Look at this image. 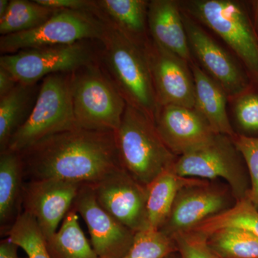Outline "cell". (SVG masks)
Listing matches in <instances>:
<instances>
[{
  "mask_svg": "<svg viewBox=\"0 0 258 258\" xmlns=\"http://www.w3.org/2000/svg\"><path fill=\"white\" fill-rule=\"evenodd\" d=\"M25 181L58 179L93 185L122 168L115 132L75 128L20 153Z\"/></svg>",
  "mask_w": 258,
  "mask_h": 258,
  "instance_id": "cell-1",
  "label": "cell"
},
{
  "mask_svg": "<svg viewBox=\"0 0 258 258\" xmlns=\"http://www.w3.org/2000/svg\"><path fill=\"white\" fill-rule=\"evenodd\" d=\"M106 22V32L101 41L100 66L125 103L155 123L159 106L145 48Z\"/></svg>",
  "mask_w": 258,
  "mask_h": 258,
  "instance_id": "cell-2",
  "label": "cell"
},
{
  "mask_svg": "<svg viewBox=\"0 0 258 258\" xmlns=\"http://www.w3.org/2000/svg\"><path fill=\"white\" fill-rule=\"evenodd\" d=\"M115 137L122 168L146 187L178 158L163 142L155 123L128 104Z\"/></svg>",
  "mask_w": 258,
  "mask_h": 258,
  "instance_id": "cell-3",
  "label": "cell"
},
{
  "mask_svg": "<svg viewBox=\"0 0 258 258\" xmlns=\"http://www.w3.org/2000/svg\"><path fill=\"white\" fill-rule=\"evenodd\" d=\"M75 128L78 126L71 74L50 75L42 80L31 113L12 137L6 151L20 154L42 139Z\"/></svg>",
  "mask_w": 258,
  "mask_h": 258,
  "instance_id": "cell-4",
  "label": "cell"
},
{
  "mask_svg": "<svg viewBox=\"0 0 258 258\" xmlns=\"http://www.w3.org/2000/svg\"><path fill=\"white\" fill-rule=\"evenodd\" d=\"M71 93L79 128L113 132L119 128L127 103L99 61L71 74Z\"/></svg>",
  "mask_w": 258,
  "mask_h": 258,
  "instance_id": "cell-5",
  "label": "cell"
},
{
  "mask_svg": "<svg viewBox=\"0 0 258 258\" xmlns=\"http://www.w3.org/2000/svg\"><path fill=\"white\" fill-rule=\"evenodd\" d=\"M184 5L191 18L225 42L258 83V35L243 5L232 0H191Z\"/></svg>",
  "mask_w": 258,
  "mask_h": 258,
  "instance_id": "cell-6",
  "label": "cell"
},
{
  "mask_svg": "<svg viewBox=\"0 0 258 258\" xmlns=\"http://www.w3.org/2000/svg\"><path fill=\"white\" fill-rule=\"evenodd\" d=\"M101 42L83 40L70 45L38 47L0 57V67L9 71L17 82L37 84L47 76L72 74L99 61Z\"/></svg>",
  "mask_w": 258,
  "mask_h": 258,
  "instance_id": "cell-7",
  "label": "cell"
},
{
  "mask_svg": "<svg viewBox=\"0 0 258 258\" xmlns=\"http://www.w3.org/2000/svg\"><path fill=\"white\" fill-rule=\"evenodd\" d=\"M173 169L184 177L225 180L236 202L248 193L249 175L243 158L232 138L224 134H217L209 143L180 156Z\"/></svg>",
  "mask_w": 258,
  "mask_h": 258,
  "instance_id": "cell-8",
  "label": "cell"
},
{
  "mask_svg": "<svg viewBox=\"0 0 258 258\" xmlns=\"http://www.w3.org/2000/svg\"><path fill=\"white\" fill-rule=\"evenodd\" d=\"M106 22L83 12L59 10L41 26L0 37L2 55L38 47L70 45L83 40L101 42Z\"/></svg>",
  "mask_w": 258,
  "mask_h": 258,
  "instance_id": "cell-9",
  "label": "cell"
},
{
  "mask_svg": "<svg viewBox=\"0 0 258 258\" xmlns=\"http://www.w3.org/2000/svg\"><path fill=\"white\" fill-rule=\"evenodd\" d=\"M235 200L229 186L202 180L180 190L161 231L173 237L232 208Z\"/></svg>",
  "mask_w": 258,
  "mask_h": 258,
  "instance_id": "cell-10",
  "label": "cell"
},
{
  "mask_svg": "<svg viewBox=\"0 0 258 258\" xmlns=\"http://www.w3.org/2000/svg\"><path fill=\"white\" fill-rule=\"evenodd\" d=\"M181 10L190 50L202 69L221 85L229 99H235L250 90L248 77L237 61Z\"/></svg>",
  "mask_w": 258,
  "mask_h": 258,
  "instance_id": "cell-11",
  "label": "cell"
},
{
  "mask_svg": "<svg viewBox=\"0 0 258 258\" xmlns=\"http://www.w3.org/2000/svg\"><path fill=\"white\" fill-rule=\"evenodd\" d=\"M90 186L100 206L120 223L135 233L149 229L147 187L123 168Z\"/></svg>",
  "mask_w": 258,
  "mask_h": 258,
  "instance_id": "cell-12",
  "label": "cell"
},
{
  "mask_svg": "<svg viewBox=\"0 0 258 258\" xmlns=\"http://www.w3.org/2000/svg\"><path fill=\"white\" fill-rule=\"evenodd\" d=\"M144 48L159 106L195 108V81L189 62L159 46L151 37Z\"/></svg>",
  "mask_w": 258,
  "mask_h": 258,
  "instance_id": "cell-13",
  "label": "cell"
},
{
  "mask_svg": "<svg viewBox=\"0 0 258 258\" xmlns=\"http://www.w3.org/2000/svg\"><path fill=\"white\" fill-rule=\"evenodd\" d=\"M72 208L83 217L98 258H123L134 242L135 232L111 216L96 201L90 185H83Z\"/></svg>",
  "mask_w": 258,
  "mask_h": 258,
  "instance_id": "cell-14",
  "label": "cell"
},
{
  "mask_svg": "<svg viewBox=\"0 0 258 258\" xmlns=\"http://www.w3.org/2000/svg\"><path fill=\"white\" fill-rule=\"evenodd\" d=\"M82 184L58 179L25 181L22 208L36 220L46 240L58 230Z\"/></svg>",
  "mask_w": 258,
  "mask_h": 258,
  "instance_id": "cell-15",
  "label": "cell"
},
{
  "mask_svg": "<svg viewBox=\"0 0 258 258\" xmlns=\"http://www.w3.org/2000/svg\"><path fill=\"white\" fill-rule=\"evenodd\" d=\"M155 125L163 142L177 157L209 143L217 134L196 108L174 105L159 107Z\"/></svg>",
  "mask_w": 258,
  "mask_h": 258,
  "instance_id": "cell-16",
  "label": "cell"
},
{
  "mask_svg": "<svg viewBox=\"0 0 258 258\" xmlns=\"http://www.w3.org/2000/svg\"><path fill=\"white\" fill-rule=\"evenodd\" d=\"M180 5L174 0L149 1L148 27L153 41L190 64L195 59L190 50Z\"/></svg>",
  "mask_w": 258,
  "mask_h": 258,
  "instance_id": "cell-17",
  "label": "cell"
},
{
  "mask_svg": "<svg viewBox=\"0 0 258 258\" xmlns=\"http://www.w3.org/2000/svg\"><path fill=\"white\" fill-rule=\"evenodd\" d=\"M195 86V107L216 134L232 137L236 134L227 111L228 96L221 85L210 77L196 61L189 64Z\"/></svg>",
  "mask_w": 258,
  "mask_h": 258,
  "instance_id": "cell-18",
  "label": "cell"
},
{
  "mask_svg": "<svg viewBox=\"0 0 258 258\" xmlns=\"http://www.w3.org/2000/svg\"><path fill=\"white\" fill-rule=\"evenodd\" d=\"M103 20L137 45L145 46L150 39L148 27L149 1L96 0Z\"/></svg>",
  "mask_w": 258,
  "mask_h": 258,
  "instance_id": "cell-19",
  "label": "cell"
},
{
  "mask_svg": "<svg viewBox=\"0 0 258 258\" xmlns=\"http://www.w3.org/2000/svg\"><path fill=\"white\" fill-rule=\"evenodd\" d=\"M25 178L18 153H0V225L6 233L20 215Z\"/></svg>",
  "mask_w": 258,
  "mask_h": 258,
  "instance_id": "cell-20",
  "label": "cell"
},
{
  "mask_svg": "<svg viewBox=\"0 0 258 258\" xmlns=\"http://www.w3.org/2000/svg\"><path fill=\"white\" fill-rule=\"evenodd\" d=\"M173 166L163 171L147 186L149 229L160 230L167 220L180 190L203 180L179 176L174 171Z\"/></svg>",
  "mask_w": 258,
  "mask_h": 258,
  "instance_id": "cell-21",
  "label": "cell"
},
{
  "mask_svg": "<svg viewBox=\"0 0 258 258\" xmlns=\"http://www.w3.org/2000/svg\"><path fill=\"white\" fill-rule=\"evenodd\" d=\"M40 84L18 83L0 98V153L8 149L12 137L31 113Z\"/></svg>",
  "mask_w": 258,
  "mask_h": 258,
  "instance_id": "cell-22",
  "label": "cell"
},
{
  "mask_svg": "<svg viewBox=\"0 0 258 258\" xmlns=\"http://www.w3.org/2000/svg\"><path fill=\"white\" fill-rule=\"evenodd\" d=\"M79 217L71 208L60 227L47 241L52 258H98L81 230Z\"/></svg>",
  "mask_w": 258,
  "mask_h": 258,
  "instance_id": "cell-23",
  "label": "cell"
},
{
  "mask_svg": "<svg viewBox=\"0 0 258 258\" xmlns=\"http://www.w3.org/2000/svg\"><path fill=\"white\" fill-rule=\"evenodd\" d=\"M217 258H258V237L239 227H225L206 236Z\"/></svg>",
  "mask_w": 258,
  "mask_h": 258,
  "instance_id": "cell-24",
  "label": "cell"
},
{
  "mask_svg": "<svg viewBox=\"0 0 258 258\" xmlns=\"http://www.w3.org/2000/svg\"><path fill=\"white\" fill-rule=\"evenodd\" d=\"M57 10L39 4L35 0H10L6 14L0 18V34L5 36L38 28Z\"/></svg>",
  "mask_w": 258,
  "mask_h": 258,
  "instance_id": "cell-25",
  "label": "cell"
},
{
  "mask_svg": "<svg viewBox=\"0 0 258 258\" xmlns=\"http://www.w3.org/2000/svg\"><path fill=\"white\" fill-rule=\"evenodd\" d=\"M225 227L244 229L258 237V210L245 198L235 202L232 208L205 220L190 231L208 236Z\"/></svg>",
  "mask_w": 258,
  "mask_h": 258,
  "instance_id": "cell-26",
  "label": "cell"
},
{
  "mask_svg": "<svg viewBox=\"0 0 258 258\" xmlns=\"http://www.w3.org/2000/svg\"><path fill=\"white\" fill-rule=\"evenodd\" d=\"M5 235L26 252L28 258H52L40 226L28 212H20Z\"/></svg>",
  "mask_w": 258,
  "mask_h": 258,
  "instance_id": "cell-27",
  "label": "cell"
},
{
  "mask_svg": "<svg viewBox=\"0 0 258 258\" xmlns=\"http://www.w3.org/2000/svg\"><path fill=\"white\" fill-rule=\"evenodd\" d=\"M178 252L175 240L161 230L136 232L134 242L123 258H168Z\"/></svg>",
  "mask_w": 258,
  "mask_h": 258,
  "instance_id": "cell-28",
  "label": "cell"
},
{
  "mask_svg": "<svg viewBox=\"0 0 258 258\" xmlns=\"http://www.w3.org/2000/svg\"><path fill=\"white\" fill-rule=\"evenodd\" d=\"M232 139L248 172L249 189L246 198L258 210V137L235 134Z\"/></svg>",
  "mask_w": 258,
  "mask_h": 258,
  "instance_id": "cell-29",
  "label": "cell"
},
{
  "mask_svg": "<svg viewBox=\"0 0 258 258\" xmlns=\"http://www.w3.org/2000/svg\"><path fill=\"white\" fill-rule=\"evenodd\" d=\"M234 101V113L240 128L247 132H258V93L249 90Z\"/></svg>",
  "mask_w": 258,
  "mask_h": 258,
  "instance_id": "cell-30",
  "label": "cell"
},
{
  "mask_svg": "<svg viewBox=\"0 0 258 258\" xmlns=\"http://www.w3.org/2000/svg\"><path fill=\"white\" fill-rule=\"evenodd\" d=\"M181 258H217L207 242L206 236L193 231L177 234L173 237Z\"/></svg>",
  "mask_w": 258,
  "mask_h": 258,
  "instance_id": "cell-31",
  "label": "cell"
},
{
  "mask_svg": "<svg viewBox=\"0 0 258 258\" xmlns=\"http://www.w3.org/2000/svg\"><path fill=\"white\" fill-rule=\"evenodd\" d=\"M39 4L56 10H69L83 12L96 15L103 20V17L94 0H35Z\"/></svg>",
  "mask_w": 258,
  "mask_h": 258,
  "instance_id": "cell-32",
  "label": "cell"
},
{
  "mask_svg": "<svg viewBox=\"0 0 258 258\" xmlns=\"http://www.w3.org/2000/svg\"><path fill=\"white\" fill-rule=\"evenodd\" d=\"M18 83L9 71L0 67V98L10 93Z\"/></svg>",
  "mask_w": 258,
  "mask_h": 258,
  "instance_id": "cell-33",
  "label": "cell"
},
{
  "mask_svg": "<svg viewBox=\"0 0 258 258\" xmlns=\"http://www.w3.org/2000/svg\"><path fill=\"white\" fill-rule=\"evenodd\" d=\"M18 246L5 239L0 242V258H23L19 257Z\"/></svg>",
  "mask_w": 258,
  "mask_h": 258,
  "instance_id": "cell-34",
  "label": "cell"
},
{
  "mask_svg": "<svg viewBox=\"0 0 258 258\" xmlns=\"http://www.w3.org/2000/svg\"><path fill=\"white\" fill-rule=\"evenodd\" d=\"M251 5L252 7V11H253V26L254 30L257 32L258 35V0L251 1Z\"/></svg>",
  "mask_w": 258,
  "mask_h": 258,
  "instance_id": "cell-35",
  "label": "cell"
},
{
  "mask_svg": "<svg viewBox=\"0 0 258 258\" xmlns=\"http://www.w3.org/2000/svg\"><path fill=\"white\" fill-rule=\"evenodd\" d=\"M9 5L10 0H0V18L6 14Z\"/></svg>",
  "mask_w": 258,
  "mask_h": 258,
  "instance_id": "cell-36",
  "label": "cell"
},
{
  "mask_svg": "<svg viewBox=\"0 0 258 258\" xmlns=\"http://www.w3.org/2000/svg\"><path fill=\"white\" fill-rule=\"evenodd\" d=\"M168 258H181V257H180L179 253L176 252V253L171 254V255L169 256V257Z\"/></svg>",
  "mask_w": 258,
  "mask_h": 258,
  "instance_id": "cell-37",
  "label": "cell"
}]
</instances>
